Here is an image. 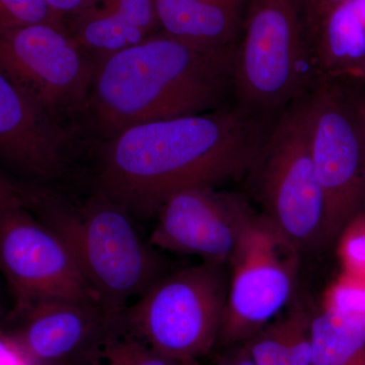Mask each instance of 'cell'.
Returning a JSON list of instances; mask_svg holds the SVG:
<instances>
[{"label": "cell", "instance_id": "2e32d148", "mask_svg": "<svg viewBox=\"0 0 365 365\" xmlns=\"http://www.w3.org/2000/svg\"><path fill=\"white\" fill-rule=\"evenodd\" d=\"M313 51L319 78L335 79L365 60V0H346L324 20Z\"/></svg>", "mask_w": 365, "mask_h": 365}, {"label": "cell", "instance_id": "ffe728a7", "mask_svg": "<svg viewBox=\"0 0 365 365\" xmlns=\"http://www.w3.org/2000/svg\"><path fill=\"white\" fill-rule=\"evenodd\" d=\"M44 23L64 26L44 0H0V32Z\"/></svg>", "mask_w": 365, "mask_h": 365}, {"label": "cell", "instance_id": "8992f818", "mask_svg": "<svg viewBox=\"0 0 365 365\" xmlns=\"http://www.w3.org/2000/svg\"><path fill=\"white\" fill-rule=\"evenodd\" d=\"M307 97L271 125L253 170L264 216L300 251L326 246L327 212L309 139Z\"/></svg>", "mask_w": 365, "mask_h": 365}, {"label": "cell", "instance_id": "f1b7e54d", "mask_svg": "<svg viewBox=\"0 0 365 365\" xmlns=\"http://www.w3.org/2000/svg\"><path fill=\"white\" fill-rule=\"evenodd\" d=\"M335 79L336 81L349 83V85L360 86V88H365V60H364L359 66L353 68L352 71L346 72V73L343 74L342 76Z\"/></svg>", "mask_w": 365, "mask_h": 365}, {"label": "cell", "instance_id": "d6986e66", "mask_svg": "<svg viewBox=\"0 0 365 365\" xmlns=\"http://www.w3.org/2000/svg\"><path fill=\"white\" fill-rule=\"evenodd\" d=\"M244 345L257 365H290L284 318L266 326Z\"/></svg>", "mask_w": 365, "mask_h": 365}, {"label": "cell", "instance_id": "7402d4cb", "mask_svg": "<svg viewBox=\"0 0 365 365\" xmlns=\"http://www.w3.org/2000/svg\"><path fill=\"white\" fill-rule=\"evenodd\" d=\"M345 1L346 0H299L311 43L327 16Z\"/></svg>", "mask_w": 365, "mask_h": 365}, {"label": "cell", "instance_id": "484cf974", "mask_svg": "<svg viewBox=\"0 0 365 365\" xmlns=\"http://www.w3.org/2000/svg\"><path fill=\"white\" fill-rule=\"evenodd\" d=\"M57 18L63 21L64 16H71L83 9L88 0H44Z\"/></svg>", "mask_w": 365, "mask_h": 365}, {"label": "cell", "instance_id": "83f0119b", "mask_svg": "<svg viewBox=\"0 0 365 365\" xmlns=\"http://www.w3.org/2000/svg\"><path fill=\"white\" fill-rule=\"evenodd\" d=\"M24 188H25V184H21L0 175V203L7 199L20 195Z\"/></svg>", "mask_w": 365, "mask_h": 365}, {"label": "cell", "instance_id": "e0dca14e", "mask_svg": "<svg viewBox=\"0 0 365 365\" xmlns=\"http://www.w3.org/2000/svg\"><path fill=\"white\" fill-rule=\"evenodd\" d=\"M313 365H365V313L330 306L311 319Z\"/></svg>", "mask_w": 365, "mask_h": 365}, {"label": "cell", "instance_id": "f546056e", "mask_svg": "<svg viewBox=\"0 0 365 365\" xmlns=\"http://www.w3.org/2000/svg\"><path fill=\"white\" fill-rule=\"evenodd\" d=\"M211 1L225 2V4H239V6H246L247 0H211Z\"/></svg>", "mask_w": 365, "mask_h": 365}, {"label": "cell", "instance_id": "9a60e30c", "mask_svg": "<svg viewBox=\"0 0 365 365\" xmlns=\"http://www.w3.org/2000/svg\"><path fill=\"white\" fill-rule=\"evenodd\" d=\"M160 32L215 48L235 49L245 6L211 0H151Z\"/></svg>", "mask_w": 365, "mask_h": 365}, {"label": "cell", "instance_id": "277c9868", "mask_svg": "<svg viewBox=\"0 0 365 365\" xmlns=\"http://www.w3.org/2000/svg\"><path fill=\"white\" fill-rule=\"evenodd\" d=\"M232 63L235 105L266 121L319 81L299 0H247Z\"/></svg>", "mask_w": 365, "mask_h": 365}, {"label": "cell", "instance_id": "5b68a950", "mask_svg": "<svg viewBox=\"0 0 365 365\" xmlns=\"http://www.w3.org/2000/svg\"><path fill=\"white\" fill-rule=\"evenodd\" d=\"M227 292L225 264L182 269L163 276L128 307L123 329L170 359H197L218 342Z\"/></svg>", "mask_w": 365, "mask_h": 365}, {"label": "cell", "instance_id": "603a6c76", "mask_svg": "<svg viewBox=\"0 0 365 365\" xmlns=\"http://www.w3.org/2000/svg\"><path fill=\"white\" fill-rule=\"evenodd\" d=\"M0 365H43L34 359L11 331L0 328Z\"/></svg>", "mask_w": 365, "mask_h": 365}, {"label": "cell", "instance_id": "7a4b0ae2", "mask_svg": "<svg viewBox=\"0 0 365 365\" xmlns=\"http://www.w3.org/2000/svg\"><path fill=\"white\" fill-rule=\"evenodd\" d=\"M234 51L155 34L98 64L85 113L107 140L136 125L220 109L232 97Z\"/></svg>", "mask_w": 365, "mask_h": 365}, {"label": "cell", "instance_id": "6da1fadb", "mask_svg": "<svg viewBox=\"0 0 365 365\" xmlns=\"http://www.w3.org/2000/svg\"><path fill=\"white\" fill-rule=\"evenodd\" d=\"M273 122L232 105L136 125L103 140L97 191L131 216L157 215L181 190L253 170Z\"/></svg>", "mask_w": 365, "mask_h": 365}, {"label": "cell", "instance_id": "d4e9b609", "mask_svg": "<svg viewBox=\"0 0 365 365\" xmlns=\"http://www.w3.org/2000/svg\"><path fill=\"white\" fill-rule=\"evenodd\" d=\"M339 81L344 86L348 98H349L353 109H354L355 114H356L365 150V88L349 85V83H343V81Z\"/></svg>", "mask_w": 365, "mask_h": 365}, {"label": "cell", "instance_id": "9c48e42d", "mask_svg": "<svg viewBox=\"0 0 365 365\" xmlns=\"http://www.w3.org/2000/svg\"><path fill=\"white\" fill-rule=\"evenodd\" d=\"M97 67L63 26L0 32V71L61 123L85 113Z\"/></svg>", "mask_w": 365, "mask_h": 365}, {"label": "cell", "instance_id": "cb8c5ba5", "mask_svg": "<svg viewBox=\"0 0 365 365\" xmlns=\"http://www.w3.org/2000/svg\"><path fill=\"white\" fill-rule=\"evenodd\" d=\"M329 304L365 313V289L341 285L334 290Z\"/></svg>", "mask_w": 365, "mask_h": 365}, {"label": "cell", "instance_id": "ba28073f", "mask_svg": "<svg viewBox=\"0 0 365 365\" xmlns=\"http://www.w3.org/2000/svg\"><path fill=\"white\" fill-rule=\"evenodd\" d=\"M299 252L265 216L252 217L228 262L232 269L218 342H246L287 306L297 283Z\"/></svg>", "mask_w": 365, "mask_h": 365}, {"label": "cell", "instance_id": "ac0fdd59", "mask_svg": "<svg viewBox=\"0 0 365 365\" xmlns=\"http://www.w3.org/2000/svg\"><path fill=\"white\" fill-rule=\"evenodd\" d=\"M97 365H178V361L122 329L106 343Z\"/></svg>", "mask_w": 365, "mask_h": 365}, {"label": "cell", "instance_id": "4316f807", "mask_svg": "<svg viewBox=\"0 0 365 365\" xmlns=\"http://www.w3.org/2000/svg\"><path fill=\"white\" fill-rule=\"evenodd\" d=\"M217 365H257L245 345L227 353L220 359Z\"/></svg>", "mask_w": 365, "mask_h": 365}, {"label": "cell", "instance_id": "7c38bea8", "mask_svg": "<svg viewBox=\"0 0 365 365\" xmlns=\"http://www.w3.org/2000/svg\"><path fill=\"white\" fill-rule=\"evenodd\" d=\"M7 329L43 365H97L103 348L123 327L97 302L51 299L9 314Z\"/></svg>", "mask_w": 365, "mask_h": 365}, {"label": "cell", "instance_id": "4dcf8cb0", "mask_svg": "<svg viewBox=\"0 0 365 365\" xmlns=\"http://www.w3.org/2000/svg\"><path fill=\"white\" fill-rule=\"evenodd\" d=\"M178 365H199L196 359L184 360V361L178 362Z\"/></svg>", "mask_w": 365, "mask_h": 365}, {"label": "cell", "instance_id": "8fae6325", "mask_svg": "<svg viewBox=\"0 0 365 365\" xmlns=\"http://www.w3.org/2000/svg\"><path fill=\"white\" fill-rule=\"evenodd\" d=\"M151 232L155 248L194 255L204 262L227 264L254 215L234 194L213 187H192L170 196L157 212Z\"/></svg>", "mask_w": 365, "mask_h": 365}, {"label": "cell", "instance_id": "52a82bcc", "mask_svg": "<svg viewBox=\"0 0 365 365\" xmlns=\"http://www.w3.org/2000/svg\"><path fill=\"white\" fill-rule=\"evenodd\" d=\"M312 157L326 201L331 244L365 213V150L359 120L344 86L319 79L307 95Z\"/></svg>", "mask_w": 365, "mask_h": 365}, {"label": "cell", "instance_id": "5bb4252c", "mask_svg": "<svg viewBox=\"0 0 365 365\" xmlns=\"http://www.w3.org/2000/svg\"><path fill=\"white\" fill-rule=\"evenodd\" d=\"M66 32L98 63L160 32L151 0H88Z\"/></svg>", "mask_w": 365, "mask_h": 365}, {"label": "cell", "instance_id": "3957f363", "mask_svg": "<svg viewBox=\"0 0 365 365\" xmlns=\"http://www.w3.org/2000/svg\"><path fill=\"white\" fill-rule=\"evenodd\" d=\"M29 191L26 207L64 240L98 306L123 327L129 302L165 275L157 248L122 206L100 192L76 208L35 187Z\"/></svg>", "mask_w": 365, "mask_h": 365}, {"label": "cell", "instance_id": "4fadbf2b", "mask_svg": "<svg viewBox=\"0 0 365 365\" xmlns=\"http://www.w3.org/2000/svg\"><path fill=\"white\" fill-rule=\"evenodd\" d=\"M76 135L0 71V160L37 179H56Z\"/></svg>", "mask_w": 365, "mask_h": 365}, {"label": "cell", "instance_id": "44dd1931", "mask_svg": "<svg viewBox=\"0 0 365 365\" xmlns=\"http://www.w3.org/2000/svg\"><path fill=\"white\" fill-rule=\"evenodd\" d=\"M341 235H345L342 251L347 263L365 267V213L355 218Z\"/></svg>", "mask_w": 365, "mask_h": 365}, {"label": "cell", "instance_id": "30bf717a", "mask_svg": "<svg viewBox=\"0 0 365 365\" xmlns=\"http://www.w3.org/2000/svg\"><path fill=\"white\" fill-rule=\"evenodd\" d=\"M20 195L0 203V272L14 297L11 314L44 299L96 302L71 250Z\"/></svg>", "mask_w": 365, "mask_h": 365}]
</instances>
